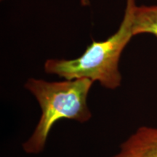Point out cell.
Segmentation results:
<instances>
[{"instance_id":"cell-1","label":"cell","mask_w":157,"mask_h":157,"mask_svg":"<svg viewBox=\"0 0 157 157\" xmlns=\"http://www.w3.org/2000/svg\"><path fill=\"white\" fill-rule=\"evenodd\" d=\"M93 82L88 78L61 82L35 78L27 80L25 88L36 98L42 113L34 132L23 143L26 154H38L44 151L51 129L57 121L66 119L83 124L92 119L87 96Z\"/></svg>"},{"instance_id":"cell-2","label":"cell","mask_w":157,"mask_h":157,"mask_svg":"<svg viewBox=\"0 0 157 157\" xmlns=\"http://www.w3.org/2000/svg\"><path fill=\"white\" fill-rule=\"evenodd\" d=\"M135 0H127L121 23L117 32L105 41H93L78 58L48 59L44 65L46 73L56 74L65 79L88 78L98 82L104 88L115 90L121 84L119 60L122 51L132 34Z\"/></svg>"},{"instance_id":"cell-3","label":"cell","mask_w":157,"mask_h":157,"mask_svg":"<svg viewBox=\"0 0 157 157\" xmlns=\"http://www.w3.org/2000/svg\"><path fill=\"white\" fill-rule=\"evenodd\" d=\"M111 157H157V127L137 128Z\"/></svg>"},{"instance_id":"cell-4","label":"cell","mask_w":157,"mask_h":157,"mask_svg":"<svg viewBox=\"0 0 157 157\" xmlns=\"http://www.w3.org/2000/svg\"><path fill=\"white\" fill-rule=\"evenodd\" d=\"M133 36L151 34L157 38V5L137 6L133 10Z\"/></svg>"}]
</instances>
